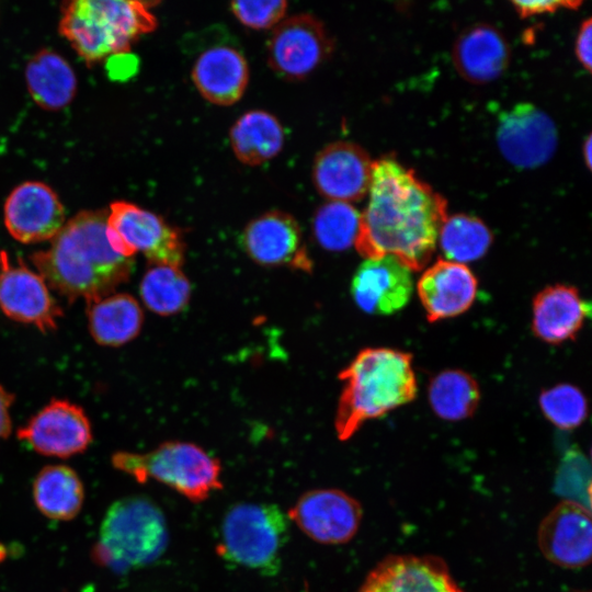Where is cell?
<instances>
[{
  "label": "cell",
  "mask_w": 592,
  "mask_h": 592,
  "mask_svg": "<svg viewBox=\"0 0 592 592\" xmlns=\"http://www.w3.org/2000/svg\"><path fill=\"white\" fill-rule=\"evenodd\" d=\"M447 203L394 158L373 162L368 203L354 247L365 259L391 255L412 272L432 259Z\"/></svg>",
  "instance_id": "6da1fadb"
},
{
  "label": "cell",
  "mask_w": 592,
  "mask_h": 592,
  "mask_svg": "<svg viewBox=\"0 0 592 592\" xmlns=\"http://www.w3.org/2000/svg\"><path fill=\"white\" fill-rule=\"evenodd\" d=\"M107 210H82L67 220L47 249L30 255L36 272L69 303H95L127 283L134 260L116 253L106 237Z\"/></svg>",
  "instance_id": "7a4b0ae2"
},
{
  "label": "cell",
  "mask_w": 592,
  "mask_h": 592,
  "mask_svg": "<svg viewBox=\"0 0 592 592\" xmlns=\"http://www.w3.org/2000/svg\"><path fill=\"white\" fill-rule=\"evenodd\" d=\"M343 383L334 426L349 440L366 421L411 402L418 391L410 353L391 348H367L339 374Z\"/></svg>",
  "instance_id": "3957f363"
},
{
  "label": "cell",
  "mask_w": 592,
  "mask_h": 592,
  "mask_svg": "<svg viewBox=\"0 0 592 592\" xmlns=\"http://www.w3.org/2000/svg\"><path fill=\"white\" fill-rule=\"evenodd\" d=\"M156 26L146 2L73 0L61 8L58 31L88 65H94L128 53L134 42Z\"/></svg>",
  "instance_id": "277c9868"
},
{
  "label": "cell",
  "mask_w": 592,
  "mask_h": 592,
  "mask_svg": "<svg viewBox=\"0 0 592 592\" xmlns=\"http://www.w3.org/2000/svg\"><path fill=\"white\" fill-rule=\"evenodd\" d=\"M169 534L160 508L140 496L114 502L101 523L92 558L116 572L143 568L166 550Z\"/></svg>",
  "instance_id": "5b68a950"
},
{
  "label": "cell",
  "mask_w": 592,
  "mask_h": 592,
  "mask_svg": "<svg viewBox=\"0 0 592 592\" xmlns=\"http://www.w3.org/2000/svg\"><path fill=\"white\" fill-rule=\"evenodd\" d=\"M289 535V519L272 503L234 504L220 525L217 554L227 562L272 576Z\"/></svg>",
  "instance_id": "8992f818"
},
{
  "label": "cell",
  "mask_w": 592,
  "mask_h": 592,
  "mask_svg": "<svg viewBox=\"0 0 592 592\" xmlns=\"http://www.w3.org/2000/svg\"><path fill=\"white\" fill-rule=\"evenodd\" d=\"M111 462L138 482L153 479L193 502L204 501L223 488L218 459L189 442H164L143 454L116 452Z\"/></svg>",
  "instance_id": "52a82bcc"
},
{
  "label": "cell",
  "mask_w": 592,
  "mask_h": 592,
  "mask_svg": "<svg viewBox=\"0 0 592 592\" xmlns=\"http://www.w3.org/2000/svg\"><path fill=\"white\" fill-rule=\"evenodd\" d=\"M106 237L112 249L127 259L140 252L150 264L181 266L184 260L180 231L157 214L129 202L115 201L110 205Z\"/></svg>",
  "instance_id": "ba28073f"
},
{
  "label": "cell",
  "mask_w": 592,
  "mask_h": 592,
  "mask_svg": "<svg viewBox=\"0 0 592 592\" xmlns=\"http://www.w3.org/2000/svg\"><path fill=\"white\" fill-rule=\"evenodd\" d=\"M333 42L325 25L311 14H297L282 20L267 42V64L282 79L307 78L331 54Z\"/></svg>",
  "instance_id": "9c48e42d"
},
{
  "label": "cell",
  "mask_w": 592,
  "mask_h": 592,
  "mask_svg": "<svg viewBox=\"0 0 592 592\" xmlns=\"http://www.w3.org/2000/svg\"><path fill=\"white\" fill-rule=\"evenodd\" d=\"M0 309L9 319L42 333L56 330L64 316L45 280L21 258L12 264L4 250L0 251Z\"/></svg>",
  "instance_id": "30bf717a"
},
{
  "label": "cell",
  "mask_w": 592,
  "mask_h": 592,
  "mask_svg": "<svg viewBox=\"0 0 592 592\" xmlns=\"http://www.w3.org/2000/svg\"><path fill=\"white\" fill-rule=\"evenodd\" d=\"M16 436L41 455L69 458L89 447L92 429L82 407L55 398L19 428Z\"/></svg>",
  "instance_id": "8fae6325"
},
{
  "label": "cell",
  "mask_w": 592,
  "mask_h": 592,
  "mask_svg": "<svg viewBox=\"0 0 592 592\" xmlns=\"http://www.w3.org/2000/svg\"><path fill=\"white\" fill-rule=\"evenodd\" d=\"M500 152L512 166L531 169L546 163L555 153L558 132L554 121L531 103L503 112L497 128Z\"/></svg>",
  "instance_id": "7c38bea8"
},
{
  "label": "cell",
  "mask_w": 592,
  "mask_h": 592,
  "mask_svg": "<svg viewBox=\"0 0 592 592\" xmlns=\"http://www.w3.org/2000/svg\"><path fill=\"white\" fill-rule=\"evenodd\" d=\"M299 530L317 543L337 545L349 542L362 519L360 503L338 489H317L304 493L287 512Z\"/></svg>",
  "instance_id": "4fadbf2b"
},
{
  "label": "cell",
  "mask_w": 592,
  "mask_h": 592,
  "mask_svg": "<svg viewBox=\"0 0 592 592\" xmlns=\"http://www.w3.org/2000/svg\"><path fill=\"white\" fill-rule=\"evenodd\" d=\"M3 221L13 239L27 244L50 241L67 220L64 204L49 185L26 181L7 197Z\"/></svg>",
  "instance_id": "5bb4252c"
},
{
  "label": "cell",
  "mask_w": 592,
  "mask_h": 592,
  "mask_svg": "<svg viewBox=\"0 0 592 592\" xmlns=\"http://www.w3.org/2000/svg\"><path fill=\"white\" fill-rule=\"evenodd\" d=\"M241 246L258 264L312 270L300 227L287 213L272 210L251 220L241 234Z\"/></svg>",
  "instance_id": "9a60e30c"
},
{
  "label": "cell",
  "mask_w": 592,
  "mask_h": 592,
  "mask_svg": "<svg viewBox=\"0 0 592 592\" xmlns=\"http://www.w3.org/2000/svg\"><path fill=\"white\" fill-rule=\"evenodd\" d=\"M372 171L373 161L362 147L350 141H334L316 156L312 181L327 200L351 203L368 193Z\"/></svg>",
  "instance_id": "2e32d148"
},
{
  "label": "cell",
  "mask_w": 592,
  "mask_h": 592,
  "mask_svg": "<svg viewBox=\"0 0 592 592\" xmlns=\"http://www.w3.org/2000/svg\"><path fill=\"white\" fill-rule=\"evenodd\" d=\"M412 291V271L391 255L365 259L351 282L356 306L374 316H388L402 309Z\"/></svg>",
  "instance_id": "e0dca14e"
},
{
  "label": "cell",
  "mask_w": 592,
  "mask_h": 592,
  "mask_svg": "<svg viewBox=\"0 0 592 592\" xmlns=\"http://www.w3.org/2000/svg\"><path fill=\"white\" fill-rule=\"evenodd\" d=\"M538 546L551 562L563 568L589 563L592 548V523L588 508L569 500L560 502L542 521Z\"/></svg>",
  "instance_id": "ac0fdd59"
},
{
  "label": "cell",
  "mask_w": 592,
  "mask_h": 592,
  "mask_svg": "<svg viewBox=\"0 0 592 592\" xmlns=\"http://www.w3.org/2000/svg\"><path fill=\"white\" fill-rule=\"evenodd\" d=\"M357 592H464L435 556L397 555L379 562Z\"/></svg>",
  "instance_id": "d6986e66"
},
{
  "label": "cell",
  "mask_w": 592,
  "mask_h": 592,
  "mask_svg": "<svg viewBox=\"0 0 592 592\" xmlns=\"http://www.w3.org/2000/svg\"><path fill=\"white\" fill-rule=\"evenodd\" d=\"M478 281L466 265L440 259L418 280L417 292L426 319L436 322L467 311L477 297Z\"/></svg>",
  "instance_id": "ffe728a7"
},
{
  "label": "cell",
  "mask_w": 592,
  "mask_h": 592,
  "mask_svg": "<svg viewBox=\"0 0 592 592\" xmlns=\"http://www.w3.org/2000/svg\"><path fill=\"white\" fill-rule=\"evenodd\" d=\"M590 314L591 305L577 287L549 285L533 299L532 331L548 344H561L576 339Z\"/></svg>",
  "instance_id": "44dd1931"
},
{
  "label": "cell",
  "mask_w": 592,
  "mask_h": 592,
  "mask_svg": "<svg viewBox=\"0 0 592 592\" xmlns=\"http://www.w3.org/2000/svg\"><path fill=\"white\" fill-rule=\"evenodd\" d=\"M191 75L205 100L227 106L242 98L249 81V67L237 48L217 45L200 54Z\"/></svg>",
  "instance_id": "7402d4cb"
},
{
  "label": "cell",
  "mask_w": 592,
  "mask_h": 592,
  "mask_svg": "<svg viewBox=\"0 0 592 592\" xmlns=\"http://www.w3.org/2000/svg\"><path fill=\"white\" fill-rule=\"evenodd\" d=\"M452 58L458 73L476 84L499 78L510 62V47L501 32L479 23L464 30L456 38Z\"/></svg>",
  "instance_id": "603a6c76"
},
{
  "label": "cell",
  "mask_w": 592,
  "mask_h": 592,
  "mask_svg": "<svg viewBox=\"0 0 592 592\" xmlns=\"http://www.w3.org/2000/svg\"><path fill=\"white\" fill-rule=\"evenodd\" d=\"M88 328L102 346L117 348L134 340L144 323L138 300L127 293H114L87 305Z\"/></svg>",
  "instance_id": "cb8c5ba5"
},
{
  "label": "cell",
  "mask_w": 592,
  "mask_h": 592,
  "mask_svg": "<svg viewBox=\"0 0 592 592\" xmlns=\"http://www.w3.org/2000/svg\"><path fill=\"white\" fill-rule=\"evenodd\" d=\"M25 82L32 100L47 111L67 106L77 91L73 69L61 55L48 48L41 49L29 60Z\"/></svg>",
  "instance_id": "d4e9b609"
},
{
  "label": "cell",
  "mask_w": 592,
  "mask_h": 592,
  "mask_svg": "<svg viewBox=\"0 0 592 592\" xmlns=\"http://www.w3.org/2000/svg\"><path fill=\"white\" fill-rule=\"evenodd\" d=\"M229 138L239 161L248 166H258L271 160L282 150L284 128L271 113L252 110L235 122Z\"/></svg>",
  "instance_id": "484cf974"
},
{
  "label": "cell",
  "mask_w": 592,
  "mask_h": 592,
  "mask_svg": "<svg viewBox=\"0 0 592 592\" xmlns=\"http://www.w3.org/2000/svg\"><path fill=\"white\" fill-rule=\"evenodd\" d=\"M33 499L48 519L69 521L80 512L84 490L78 474L65 465H48L35 477Z\"/></svg>",
  "instance_id": "4316f807"
},
{
  "label": "cell",
  "mask_w": 592,
  "mask_h": 592,
  "mask_svg": "<svg viewBox=\"0 0 592 592\" xmlns=\"http://www.w3.org/2000/svg\"><path fill=\"white\" fill-rule=\"evenodd\" d=\"M429 402L433 412L445 421H460L471 417L480 401L476 379L462 369H445L429 384Z\"/></svg>",
  "instance_id": "83f0119b"
},
{
  "label": "cell",
  "mask_w": 592,
  "mask_h": 592,
  "mask_svg": "<svg viewBox=\"0 0 592 592\" xmlns=\"http://www.w3.org/2000/svg\"><path fill=\"white\" fill-rule=\"evenodd\" d=\"M139 295L150 311L159 316H172L187 306L191 284L181 266L150 264L141 277Z\"/></svg>",
  "instance_id": "f1b7e54d"
},
{
  "label": "cell",
  "mask_w": 592,
  "mask_h": 592,
  "mask_svg": "<svg viewBox=\"0 0 592 592\" xmlns=\"http://www.w3.org/2000/svg\"><path fill=\"white\" fill-rule=\"evenodd\" d=\"M493 236L488 226L477 217L456 214L446 218L437 243L445 260L469 263L482 258L492 243Z\"/></svg>",
  "instance_id": "f546056e"
},
{
  "label": "cell",
  "mask_w": 592,
  "mask_h": 592,
  "mask_svg": "<svg viewBox=\"0 0 592 592\" xmlns=\"http://www.w3.org/2000/svg\"><path fill=\"white\" fill-rule=\"evenodd\" d=\"M360 223L361 213L351 203L330 201L316 210L312 234L323 249L343 251L355 244Z\"/></svg>",
  "instance_id": "4dcf8cb0"
},
{
  "label": "cell",
  "mask_w": 592,
  "mask_h": 592,
  "mask_svg": "<svg viewBox=\"0 0 592 592\" xmlns=\"http://www.w3.org/2000/svg\"><path fill=\"white\" fill-rule=\"evenodd\" d=\"M538 402L546 419L560 430L578 428L588 414L585 396L570 384H558L544 389Z\"/></svg>",
  "instance_id": "1f68e13d"
},
{
  "label": "cell",
  "mask_w": 592,
  "mask_h": 592,
  "mask_svg": "<svg viewBox=\"0 0 592 592\" xmlns=\"http://www.w3.org/2000/svg\"><path fill=\"white\" fill-rule=\"evenodd\" d=\"M232 14L243 25L254 30L275 27L284 18L287 2L272 1H234L230 3Z\"/></svg>",
  "instance_id": "d6a6232c"
},
{
  "label": "cell",
  "mask_w": 592,
  "mask_h": 592,
  "mask_svg": "<svg viewBox=\"0 0 592 592\" xmlns=\"http://www.w3.org/2000/svg\"><path fill=\"white\" fill-rule=\"evenodd\" d=\"M512 5L514 7L515 11L519 13V15L523 19L537 15V14H544V13H553L560 9H570L574 10L580 4L581 1H512Z\"/></svg>",
  "instance_id": "836d02e7"
},
{
  "label": "cell",
  "mask_w": 592,
  "mask_h": 592,
  "mask_svg": "<svg viewBox=\"0 0 592 592\" xmlns=\"http://www.w3.org/2000/svg\"><path fill=\"white\" fill-rule=\"evenodd\" d=\"M591 37L592 20L588 18L582 22L576 39V56L585 70L591 71Z\"/></svg>",
  "instance_id": "e575fe53"
},
{
  "label": "cell",
  "mask_w": 592,
  "mask_h": 592,
  "mask_svg": "<svg viewBox=\"0 0 592 592\" xmlns=\"http://www.w3.org/2000/svg\"><path fill=\"white\" fill-rule=\"evenodd\" d=\"M15 396L0 384V442L8 439L12 430L10 408Z\"/></svg>",
  "instance_id": "d590c367"
},
{
  "label": "cell",
  "mask_w": 592,
  "mask_h": 592,
  "mask_svg": "<svg viewBox=\"0 0 592 592\" xmlns=\"http://www.w3.org/2000/svg\"><path fill=\"white\" fill-rule=\"evenodd\" d=\"M591 151H592V137L591 135H589L583 144V157H584L585 164L589 169L591 168V160H592Z\"/></svg>",
  "instance_id": "8d00e7d4"
}]
</instances>
